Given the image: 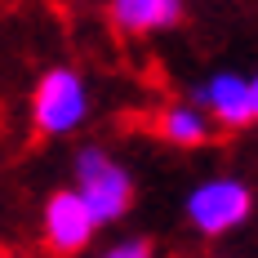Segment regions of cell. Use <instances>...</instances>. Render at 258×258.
<instances>
[{"mask_svg": "<svg viewBox=\"0 0 258 258\" xmlns=\"http://www.w3.org/2000/svg\"><path fill=\"white\" fill-rule=\"evenodd\" d=\"M107 254H111V258H147V254H152V245H147V240H120V245H111Z\"/></svg>", "mask_w": 258, "mask_h": 258, "instance_id": "obj_8", "label": "cell"}, {"mask_svg": "<svg viewBox=\"0 0 258 258\" xmlns=\"http://www.w3.org/2000/svg\"><path fill=\"white\" fill-rule=\"evenodd\" d=\"M182 0H111V18L125 31H156L178 23Z\"/></svg>", "mask_w": 258, "mask_h": 258, "instance_id": "obj_6", "label": "cell"}, {"mask_svg": "<svg viewBox=\"0 0 258 258\" xmlns=\"http://www.w3.org/2000/svg\"><path fill=\"white\" fill-rule=\"evenodd\" d=\"M160 134H165L169 143L196 147V143L209 138V120H205V111H196V107H169V111L160 116Z\"/></svg>", "mask_w": 258, "mask_h": 258, "instance_id": "obj_7", "label": "cell"}, {"mask_svg": "<svg viewBox=\"0 0 258 258\" xmlns=\"http://www.w3.org/2000/svg\"><path fill=\"white\" fill-rule=\"evenodd\" d=\"M196 98L232 129H245L258 120V80L236 76V72H218V76L196 89Z\"/></svg>", "mask_w": 258, "mask_h": 258, "instance_id": "obj_4", "label": "cell"}, {"mask_svg": "<svg viewBox=\"0 0 258 258\" xmlns=\"http://www.w3.org/2000/svg\"><path fill=\"white\" fill-rule=\"evenodd\" d=\"M249 205H254V196H249V187L236 178H209L201 182L191 196H187V218L201 227L205 236H223L240 227L245 218H249Z\"/></svg>", "mask_w": 258, "mask_h": 258, "instance_id": "obj_3", "label": "cell"}, {"mask_svg": "<svg viewBox=\"0 0 258 258\" xmlns=\"http://www.w3.org/2000/svg\"><path fill=\"white\" fill-rule=\"evenodd\" d=\"M36 125L45 129V134H72V129L85 120V111H89V94H85V80L76 72H67V67H53L40 76L36 85Z\"/></svg>", "mask_w": 258, "mask_h": 258, "instance_id": "obj_2", "label": "cell"}, {"mask_svg": "<svg viewBox=\"0 0 258 258\" xmlns=\"http://www.w3.org/2000/svg\"><path fill=\"white\" fill-rule=\"evenodd\" d=\"M76 174H80V196H85V205L89 214L98 218V223H111V218H120L134 201V187H129V174L120 165H111L98 147H85L76 156Z\"/></svg>", "mask_w": 258, "mask_h": 258, "instance_id": "obj_1", "label": "cell"}, {"mask_svg": "<svg viewBox=\"0 0 258 258\" xmlns=\"http://www.w3.org/2000/svg\"><path fill=\"white\" fill-rule=\"evenodd\" d=\"M94 232H98V218L89 214L80 191H58L49 201V209H45V236H49V245L58 254L85 249L94 240Z\"/></svg>", "mask_w": 258, "mask_h": 258, "instance_id": "obj_5", "label": "cell"}]
</instances>
